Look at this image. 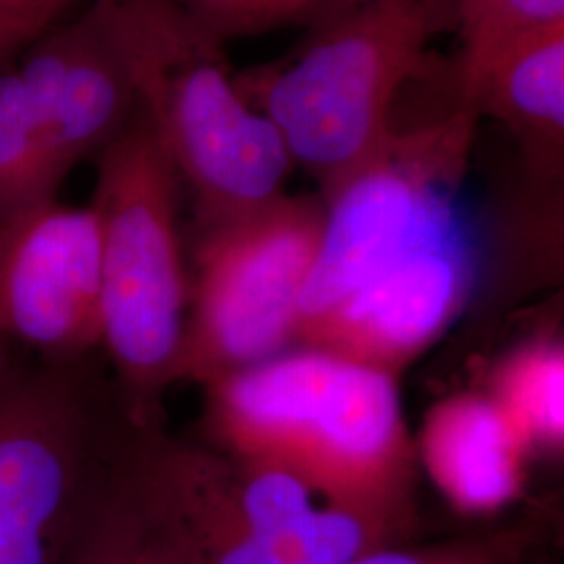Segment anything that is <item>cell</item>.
<instances>
[{"instance_id":"1","label":"cell","mask_w":564,"mask_h":564,"mask_svg":"<svg viewBox=\"0 0 564 564\" xmlns=\"http://www.w3.org/2000/svg\"><path fill=\"white\" fill-rule=\"evenodd\" d=\"M203 389L209 444L297 477L323 505L408 523L416 454L393 375L295 345Z\"/></svg>"},{"instance_id":"2","label":"cell","mask_w":564,"mask_h":564,"mask_svg":"<svg viewBox=\"0 0 564 564\" xmlns=\"http://www.w3.org/2000/svg\"><path fill=\"white\" fill-rule=\"evenodd\" d=\"M454 9L456 0H356L310 28L282 63L237 76L321 197L387 149L398 95L454 28Z\"/></svg>"},{"instance_id":"3","label":"cell","mask_w":564,"mask_h":564,"mask_svg":"<svg viewBox=\"0 0 564 564\" xmlns=\"http://www.w3.org/2000/svg\"><path fill=\"white\" fill-rule=\"evenodd\" d=\"M90 207L101 230L102 341L121 412L134 429L162 426V400L178 383L188 314L181 181L141 107L95 158Z\"/></svg>"},{"instance_id":"4","label":"cell","mask_w":564,"mask_h":564,"mask_svg":"<svg viewBox=\"0 0 564 564\" xmlns=\"http://www.w3.org/2000/svg\"><path fill=\"white\" fill-rule=\"evenodd\" d=\"M139 107L193 203L197 228L228 223L286 195L295 163L279 128L245 99L224 59L160 0H120Z\"/></svg>"},{"instance_id":"5","label":"cell","mask_w":564,"mask_h":564,"mask_svg":"<svg viewBox=\"0 0 564 564\" xmlns=\"http://www.w3.org/2000/svg\"><path fill=\"white\" fill-rule=\"evenodd\" d=\"M130 431L88 360L13 366L0 384V564H65Z\"/></svg>"},{"instance_id":"6","label":"cell","mask_w":564,"mask_h":564,"mask_svg":"<svg viewBox=\"0 0 564 564\" xmlns=\"http://www.w3.org/2000/svg\"><path fill=\"white\" fill-rule=\"evenodd\" d=\"M323 228L321 195L289 193L197 228L178 383L207 387L295 345Z\"/></svg>"},{"instance_id":"7","label":"cell","mask_w":564,"mask_h":564,"mask_svg":"<svg viewBox=\"0 0 564 564\" xmlns=\"http://www.w3.org/2000/svg\"><path fill=\"white\" fill-rule=\"evenodd\" d=\"M475 121L452 107L442 120L395 130L375 162L321 197L323 239L303 289L297 330L408 251L452 232L444 191L463 172Z\"/></svg>"},{"instance_id":"8","label":"cell","mask_w":564,"mask_h":564,"mask_svg":"<svg viewBox=\"0 0 564 564\" xmlns=\"http://www.w3.org/2000/svg\"><path fill=\"white\" fill-rule=\"evenodd\" d=\"M0 339L41 362L101 347V230L90 205L55 199L0 218Z\"/></svg>"},{"instance_id":"9","label":"cell","mask_w":564,"mask_h":564,"mask_svg":"<svg viewBox=\"0 0 564 564\" xmlns=\"http://www.w3.org/2000/svg\"><path fill=\"white\" fill-rule=\"evenodd\" d=\"M61 181L95 160L139 111L132 42L120 0H93L13 59Z\"/></svg>"},{"instance_id":"10","label":"cell","mask_w":564,"mask_h":564,"mask_svg":"<svg viewBox=\"0 0 564 564\" xmlns=\"http://www.w3.org/2000/svg\"><path fill=\"white\" fill-rule=\"evenodd\" d=\"M473 279L468 251L447 232L408 251L302 326L295 345L395 377L456 323L470 300Z\"/></svg>"},{"instance_id":"11","label":"cell","mask_w":564,"mask_h":564,"mask_svg":"<svg viewBox=\"0 0 564 564\" xmlns=\"http://www.w3.org/2000/svg\"><path fill=\"white\" fill-rule=\"evenodd\" d=\"M414 454L445 500L468 517L514 505L531 458L517 431L484 391L454 393L426 416Z\"/></svg>"},{"instance_id":"12","label":"cell","mask_w":564,"mask_h":564,"mask_svg":"<svg viewBox=\"0 0 564 564\" xmlns=\"http://www.w3.org/2000/svg\"><path fill=\"white\" fill-rule=\"evenodd\" d=\"M454 105L502 123L517 141L529 176L563 181L564 25L517 42L454 93Z\"/></svg>"},{"instance_id":"13","label":"cell","mask_w":564,"mask_h":564,"mask_svg":"<svg viewBox=\"0 0 564 564\" xmlns=\"http://www.w3.org/2000/svg\"><path fill=\"white\" fill-rule=\"evenodd\" d=\"M485 395L500 408L529 456H561L564 447V347L538 333L514 345L489 372Z\"/></svg>"},{"instance_id":"14","label":"cell","mask_w":564,"mask_h":564,"mask_svg":"<svg viewBox=\"0 0 564 564\" xmlns=\"http://www.w3.org/2000/svg\"><path fill=\"white\" fill-rule=\"evenodd\" d=\"M123 447L86 506L65 564H178L128 484Z\"/></svg>"},{"instance_id":"15","label":"cell","mask_w":564,"mask_h":564,"mask_svg":"<svg viewBox=\"0 0 564 564\" xmlns=\"http://www.w3.org/2000/svg\"><path fill=\"white\" fill-rule=\"evenodd\" d=\"M63 181L15 63L0 65V218L55 199Z\"/></svg>"},{"instance_id":"16","label":"cell","mask_w":564,"mask_h":564,"mask_svg":"<svg viewBox=\"0 0 564 564\" xmlns=\"http://www.w3.org/2000/svg\"><path fill=\"white\" fill-rule=\"evenodd\" d=\"M564 25V0H456L454 93L517 42Z\"/></svg>"},{"instance_id":"17","label":"cell","mask_w":564,"mask_h":564,"mask_svg":"<svg viewBox=\"0 0 564 564\" xmlns=\"http://www.w3.org/2000/svg\"><path fill=\"white\" fill-rule=\"evenodd\" d=\"M207 41L226 44L281 28H314L356 0H160Z\"/></svg>"},{"instance_id":"18","label":"cell","mask_w":564,"mask_h":564,"mask_svg":"<svg viewBox=\"0 0 564 564\" xmlns=\"http://www.w3.org/2000/svg\"><path fill=\"white\" fill-rule=\"evenodd\" d=\"M510 556L508 540H475L431 547L389 544L370 550L349 564H500Z\"/></svg>"},{"instance_id":"19","label":"cell","mask_w":564,"mask_h":564,"mask_svg":"<svg viewBox=\"0 0 564 564\" xmlns=\"http://www.w3.org/2000/svg\"><path fill=\"white\" fill-rule=\"evenodd\" d=\"M76 0H0V65L59 23Z\"/></svg>"},{"instance_id":"20","label":"cell","mask_w":564,"mask_h":564,"mask_svg":"<svg viewBox=\"0 0 564 564\" xmlns=\"http://www.w3.org/2000/svg\"><path fill=\"white\" fill-rule=\"evenodd\" d=\"M13 360L9 356V345L0 339V384L4 383V379L9 377V372L13 370Z\"/></svg>"},{"instance_id":"21","label":"cell","mask_w":564,"mask_h":564,"mask_svg":"<svg viewBox=\"0 0 564 564\" xmlns=\"http://www.w3.org/2000/svg\"><path fill=\"white\" fill-rule=\"evenodd\" d=\"M500 564H517L514 563V556H510V558H506V561H502Z\"/></svg>"}]
</instances>
